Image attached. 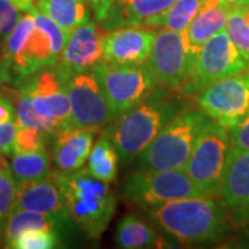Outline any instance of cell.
<instances>
[{"label": "cell", "mask_w": 249, "mask_h": 249, "mask_svg": "<svg viewBox=\"0 0 249 249\" xmlns=\"http://www.w3.org/2000/svg\"><path fill=\"white\" fill-rule=\"evenodd\" d=\"M229 130V136L232 145L249 151V115L245 116L237 124L231 126Z\"/></svg>", "instance_id": "cell-32"}, {"label": "cell", "mask_w": 249, "mask_h": 249, "mask_svg": "<svg viewBox=\"0 0 249 249\" xmlns=\"http://www.w3.org/2000/svg\"><path fill=\"white\" fill-rule=\"evenodd\" d=\"M205 0H176L169 9L145 22L151 29H169L183 34L191 24Z\"/></svg>", "instance_id": "cell-23"}, {"label": "cell", "mask_w": 249, "mask_h": 249, "mask_svg": "<svg viewBox=\"0 0 249 249\" xmlns=\"http://www.w3.org/2000/svg\"><path fill=\"white\" fill-rule=\"evenodd\" d=\"M231 6L224 0H205L191 24L181 34L184 39L191 70L204 45L216 34L226 29L227 17Z\"/></svg>", "instance_id": "cell-16"}, {"label": "cell", "mask_w": 249, "mask_h": 249, "mask_svg": "<svg viewBox=\"0 0 249 249\" xmlns=\"http://www.w3.org/2000/svg\"><path fill=\"white\" fill-rule=\"evenodd\" d=\"M71 101V124L100 130L112 121L106 93L94 71L73 75L67 83Z\"/></svg>", "instance_id": "cell-10"}, {"label": "cell", "mask_w": 249, "mask_h": 249, "mask_svg": "<svg viewBox=\"0 0 249 249\" xmlns=\"http://www.w3.org/2000/svg\"><path fill=\"white\" fill-rule=\"evenodd\" d=\"M18 90L27 93L36 112L55 124L57 129L71 124V101L67 85L55 70L31 75L19 83Z\"/></svg>", "instance_id": "cell-12"}, {"label": "cell", "mask_w": 249, "mask_h": 249, "mask_svg": "<svg viewBox=\"0 0 249 249\" xmlns=\"http://www.w3.org/2000/svg\"><path fill=\"white\" fill-rule=\"evenodd\" d=\"M103 37L100 28L90 21L70 35L54 65V70L65 85L73 75L93 71L103 61Z\"/></svg>", "instance_id": "cell-13"}, {"label": "cell", "mask_w": 249, "mask_h": 249, "mask_svg": "<svg viewBox=\"0 0 249 249\" xmlns=\"http://www.w3.org/2000/svg\"><path fill=\"white\" fill-rule=\"evenodd\" d=\"M14 209H28L39 213L50 214L60 219L61 222H65L70 217L58 184L52 173L46 178L17 183Z\"/></svg>", "instance_id": "cell-17"}, {"label": "cell", "mask_w": 249, "mask_h": 249, "mask_svg": "<svg viewBox=\"0 0 249 249\" xmlns=\"http://www.w3.org/2000/svg\"><path fill=\"white\" fill-rule=\"evenodd\" d=\"M178 112L176 104L162 90L152 91L142 103L118 116L111 139L119 160L126 163L139 157Z\"/></svg>", "instance_id": "cell-3"}, {"label": "cell", "mask_w": 249, "mask_h": 249, "mask_svg": "<svg viewBox=\"0 0 249 249\" xmlns=\"http://www.w3.org/2000/svg\"><path fill=\"white\" fill-rule=\"evenodd\" d=\"M147 64L158 83L178 90L191 72L184 39L180 32L158 29Z\"/></svg>", "instance_id": "cell-11"}, {"label": "cell", "mask_w": 249, "mask_h": 249, "mask_svg": "<svg viewBox=\"0 0 249 249\" xmlns=\"http://www.w3.org/2000/svg\"><path fill=\"white\" fill-rule=\"evenodd\" d=\"M211 118L204 111H180L139 155L142 169H184L201 130Z\"/></svg>", "instance_id": "cell-4"}, {"label": "cell", "mask_w": 249, "mask_h": 249, "mask_svg": "<svg viewBox=\"0 0 249 249\" xmlns=\"http://www.w3.org/2000/svg\"><path fill=\"white\" fill-rule=\"evenodd\" d=\"M16 114H17V122L18 124L22 126H29V127H35L40 132H45L46 134L55 133L58 129L54 124H52L50 121H47L46 118L40 116L35 111V108L32 106L31 97L28 96L27 93L17 90L16 94Z\"/></svg>", "instance_id": "cell-27"}, {"label": "cell", "mask_w": 249, "mask_h": 249, "mask_svg": "<svg viewBox=\"0 0 249 249\" xmlns=\"http://www.w3.org/2000/svg\"><path fill=\"white\" fill-rule=\"evenodd\" d=\"M60 244L58 234L54 227L46 229H32L22 232L14 241L10 248L16 249H52L57 248Z\"/></svg>", "instance_id": "cell-28"}, {"label": "cell", "mask_w": 249, "mask_h": 249, "mask_svg": "<svg viewBox=\"0 0 249 249\" xmlns=\"http://www.w3.org/2000/svg\"><path fill=\"white\" fill-rule=\"evenodd\" d=\"M21 18V10L11 0H0V36H7Z\"/></svg>", "instance_id": "cell-31"}, {"label": "cell", "mask_w": 249, "mask_h": 249, "mask_svg": "<svg viewBox=\"0 0 249 249\" xmlns=\"http://www.w3.org/2000/svg\"><path fill=\"white\" fill-rule=\"evenodd\" d=\"M97 130L65 126L55 132L53 148L54 163L62 172H73L85 166Z\"/></svg>", "instance_id": "cell-18"}, {"label": "cell", "mask_w": 249, "mask_h": 249, "mask_svg": "<svg viewBox=\"0 0 249 249\" xmlns=\"http://www.w3.org/2000/svg\"><path fill=\"white\" fill-rule=\"evenodd\" d=\"M122 194L127 202L145 209L191 196H208L194 184L186 169L137 170L124 183Z\"/></svg>", "instance_id": "cell-5"}, {"label": "cell", "mask_w": 249, "mask_h": 249, "mask_svg": "<svg viewBox=\"0 0 249 249\" xmlns=\"http://www.w3.org/2000/svg\"><path fill=\"white\" fill-rule=\"evenodd\" d=\"M13 93V89H9V83H6L3 79H0V96H9ZM17 93V91H16ZM14 93V94H16Z\"/></svg>", "instance_id": "cell-37"}, {"label": "cell", "mask_w": 249, "mask_h": 249, "mask_svg": "<svg viewBox=\"0 0 249 249\" xmlns=\"http://www.w3.org/2000/svg\"><path fill=\"white\" fill-rule=\"evenodd\" d=\"M249 64L232 45L226 29L211 37L196 57V65L178 91L184 96H196L201 90L217 80L247 70Z\"/></svg>", "instance_id": "cell-8"}, {"label": "cell", "mask_w": 249, "mask_h": 249, "mask_svg": "<svg viewBox=\"0 0 249 249\" xmlns=\"http://www.w3.org/2000/svg\"><path fill=\"white\" fill-rule=\"evenodd\" d=\"M89 0H35L34 7L50 17L70 36L90 18Z\"/></svg>", "instance_id": "cell-20"}, {"label": "cell", "mask_w": 249, "mask_h": 249, "mask_svg": "<svg viewBox=\"0 0 249 249\" xmlns=\"http://www.w3.org/2000/svg\"><path fill=\"white\" fill-rule=\"evenodd\" d=\"M220 196L237 224L249 223V151L230 147Z\"/></svg>", "instance_id": "cell-14"}, {"label": "cell", "mask_w": 249, "mask_h": 249, "mask_svg": "<svg viewBox=\"0 0 249 249\" xmlns=\"http://www.w3.org/2000/svg\"><path fill=\"white\" fill-rule=\"evenodd\" d=\"M230 6H240V4H249V0H224Z\"/></svg>", "instance_id": "cell-38"}, {"label": "cell", "mask_w": 249, "mask_h": 249, "mask_svg": "<svg viewBox=\"0 0 249 249\" xmlns=\"http://www.w3.org/2000/svg\"><path fill=\"white\" fill-rule=\"evenodd\" d=\"M6 219L3 217V216H0V240L3 238V235H4V229H6Z\"/></svg>", "instance_id": "cell-39"}, {"label": "cell", "mask_w": 249, "mask_h": 249, "mask_svg": "<svg viewBox=\"0 0 249 249\" xmlns=\"http://www.w3.org/2000/svg\"><path fill=\"white\" fill-rule=\"evenodd\" d=\"M115 242L119 248H160L163 241L148 223L142 222L134 214H126L118 223Z\"/></svg>", "instance_id": "cell-21"}, {"label": "cell", "mask_w": 249, "mask_h": 249, "mask_svg": "<svg viewBox=\"0 0 249 249\" xmlns=\"http://www.w3.org/2000/svg\"><path fill=\"white\" fill-rule=\"evenodd\" d=\"M198 104L213 122L226 129L238 124L249 115V67L201 90Z\"/></svg>", "instance_id": "cell-9"}, {"label": "cell", "mask_w": 249, "mask_h": 249, "mask_svg": "<svg viewBox=\"0 0 249 249\" xmlns=\"http://www.w3.org/2000/svg\"><path fill=\"white\" fill-rule=\"evenodd\" d=\"M114 1L115 0H89L90 7L94 11V17L98 21V24H101L106 19Z\"/></svg>", "instance_id": "cell-34"}, {"label": "cell", "mask_w": 249, "mask_h": 249, "mask_svg": "<svg viewBox=\"0 0 249 249\" xmlns=\"http://www.w3.org/2000/svg\"><path fill=\"white\" fill-rule=\"evenodd\" d=\"M16 133H17V122L11 121L7 124H0V154L13 152Z\"/></svg>", "instance_id": "cell-33"}, {"label": "cell", "mask_w": 249, "mask_h": 249, "mask_svg": "<svg viewBox=\"0 0 249 249\" xmlns=\"http://www.w3.org/2000/svg\"><path fill=\"white\" fill-rule=\"evenodd\" d=\"M14 121V106L9 96H0V124Z\"/></svg>", "instance_id": "cell-35"}, {"label": "cell", "mask_w": 249, "mask_h": 249, "mask_svg": "<svg viewBox=\"0 0 249 249\" xmlns=\"http://www.w3.org/2000/svg\"><path fill=\"white\" fill-rule=\"evenodd\" d=\"M148 217L181 244H205L222 238L227 230L226 206L214 196H191L147 209Z\"/></svg>", "instance_id": "cell-1"}, {"label": "cell", "mask_w": 249, "mask_h": 249, "mask_svg": "<svg viewBox=\"0 0 249 249\" xmlns=\"http://www.w3.org/2000/svg\"><path fill=\"white\" fill-rule=\"evenodd\" d=\"M118 163L119 155L111 139V134L103 133L90 150L86 169L94 178L111 184L118 178Z\"/></svg>", "instance_id": "cell-22"}, {"label": "cell", "mask_w": 249, "mask_h": 249, "mask_svg": "<svg viewBox=\"0 0 249 249\" xmlns=\"http://www.w3.org/2000/svg\"><path fill=\"white\" fill-rule=\"evenodd\" d=\"M176 0H115L101 22L106 31L121 27H144L151 18L169 9Z\"/></svg>", "instance_id": "cell-19"}, {"label": "cell", "mask_w": 249, "mask_h": 249, "mask_svg": "<svg viewBox=\"0 0 249 249\" xmlns=\"http://www.w3.org/2000/svg\"><path fill=\"white\" fill-rule=\"evenodd\" d=\"M245 247H248L249 248V232H248V235H247V245Z\"/></svg>", "instance_id": "cell-40"}, {"label": "cell", "mask_w": 249, "mask_h": 249, "mask_svg": "<svg viewBox=\"0 0 249 249\" xmlns=\"http://www.w3.org/2000/svg\"><path fill=\"white\" fill-rule=\"evenodd\" d=\"M60 223H62L60 219L50 214L39 213V212L28 211V209H14L6 222L4 235H3L4 247L10 248V245L27 230L46 229V227L55 229Z\"/></svg>", "instance_id": "cell-24"}, {"label": "cell", "mask_w": 249, "mask_h": 249, "mask_svg": "<svg viewBox=\"0 0 249 249\" xmlns=\"http://www.w3.org/2000/svg\"><path fill=\"white\" fill-rule=\"evenodd\" d=\"M93 71L106 93L112 119L142 103L160 85L147 61L137 65L101 61Z\"/></svg>", "instance_id": "cell-7"}, {"label": "cell", "mask_w": 249, "mask_h": 249, "mask_svg": "<svg viewBox=\"0 0 249 249\" xmlns=\"http://www.w3.org/2000/svg\"><path fill=\"white\" fill-rule=\"evenodd\" d=\"M45 132L35 127L17 124V133L14 137L13 152H31L45 150Z\"/></svg>", "instance_id": "cell-29"}, {"label": "cell", "mask_w": 249, "mask_h": 249, "mask_svg": "<svg viewBox=\"0 0 249 249\" xmlns=\"http://www.w3.org/2000/svg\"><path fill=\"white\" fill-rule=\"evenodd\" d=\"M157 32L147 27H121L103 37V61L137 65L147 61Z\"/></svg>", "instance_id": "cell-15"}, {"label": "cell", "mask_w": 249, "mask_h": 249, "mask_svg": "<svg viewBox=\"0 0 249 249\" xmlns=\"http://www.w3.org/2000/svg\"><path fill=\"white\" fill-rule=\"evenodd\" d=\"M11 1L17 6L18 9L27 11V13L34 9V3H35V0H11Z\"/></svg>", "instance_id": "cell-36"}, {"label": "cell", "mask_w": 249, "mask_h": 249, "mask_svg": "<svg viewBox=\"0 0 249 249\" xmlns=\"http://www.w3.org/2000/svg\"><path fill=\"white\" fill-rule=\"evenodd\" d=\"M230 147L229 130L213 121H209L198 136L184 169L205 196H220Z\"/></svg>", "instance_id": "cell-6"}, {"label": "cell", "mask_w": 249, "mask_h": 249, "mask_svg": "<svg viewBox=\"0 0 249 249\" xmlns=\"http://www.w3.org/2000/svg\"><path fill=\"white\" fill-rule=\"evenodd\" d=\"M226 32L241 57L249 64V4L231 6Z\"/></svg>", "instance_id": "cell-26"}, {"label": "cell", "mask_w": 249, "mask_h": 249, "mask_svg": "<svg viewBox=\"0 0 249 249\" xmlns=\"http://www.w3.org/2000/svg\"><path fill=\"white\" fill-rule=\"evenodd\" d=\"M10 166L17 183L46 178L52 173L50 157L46 150L14 152Z\"/></svg>", "instance_id": "cell-25"}, {"label": "cell", "mask_w": 249, "mask_h": 249, "mask_svg": "<svg viewBox=\"0 0 249 249\" xmlns=\"http://www.w3.org/2000/svg\"><path fill=\"white\" fill-rule=\"evenodd\" d=\"M70 217L89 238L96 240L107 230L116 211L114 190L88 169L52 172Z\"/></svg>", "instance_id": "cell-2"}, {"label": "cell", "mask_w": 249, "mask_h": 249, "mask_svg": "<svg viewBox=\"0 0 249 249\" xmlns=\"http://www.w3.org/2000/svg\"><path fill=\"white\" fill-rule=\"evenodd\" d=\"M17 181L13 176L11 168L0 169V216L6 220L16 206Z\"/></svg>", "instance_id": "cell-30"}]
</instances>
